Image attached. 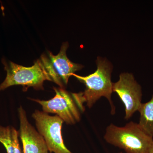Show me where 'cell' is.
I'll use <instances>...</instances> for the list:
<instances>
[{"label": "cell", "mask_w": 153, "mask_h": 153, "mask_svg": "<svg viewBox=\"0 0 153 153\" xmlns=\"http://www.w3.org/2000/svg\"><path fill=\"white\" fill-rule=\"evenodd\" d=\"M104 139L126 153L153 152V137L146 133L138 123L133 121L123 127L111 124L105 129Z\"/></svg>", "instance_id": "7a4b0ae2"}, {"label": "cell", "mask_w": 153, "mask_h": 153, "mask_svg": "<svg viewBox=\"0 0 153 153\" xmlns=\"http://www.w3.org/2000/svg\"><path fill=\"white\" fill-rule=\"evenodd\" d=\"M113 92H116L125 107V119L128 120L138 111L142 104V90L131 73L120 74L117 82H113Z\"/></svg>", "instance_id": "52a82bcc"}, {"label": "cell", "mask_w": 153, "mask_h": 153, "mask_svg": "<svg viewBox=\"0 0 153 153\" xmlns=\"http://www.w3.org/2000/svg\"><path fill=\"white\" fill-rule=\"evenodd\" d=\"M55 95L47 100L30 99L42 106L44 112L55 114L67 124H75L81 119L82 111L78 106L73 93L61 88H53Z\"/></svg>", "instance_id": "5b68a950"}, {"label": "cell", "mask_w": 153, "mask_h": 153, "mask_svg": "<svg viewBox=\"0 0 153 153\" xmlns=\"http://www.w3.org/2000/svg\"><path fill=\"white\" fill-rule=\"evenodd\" d=\"M18 111L20 120L19 136L23 146V153H49L45 140L29 123L25 109L21 106Z\"/></svg>", "instance_id": "ba28073f"}, {"label": "cell", "mask_w": 153, "mask_h": 153, "mask_svg": "<svg viewBox=\"0 0 153 153\" xmlns=\"http://www.w3.org/2000/svg\"><path fill=\"white\" fill-rule=\"evenodd\" d=\"M123 153V152H119V153ZM151 153H153V152H152Z\"/></svg>", "instance_id": "7c38bea8"}, {"label": "cell", "mask_w": 153, "mask_h": 153, "mask_svg": "<svg viewBox=\"0 0 153 153\" xmlns=\"http://www.w3.org/2000/svg\"><path fill=\"white\" fill-rule=\"evenodd\" d=\"M12 134H13L14 153H23L19 144V132L17 131L16 128L13 127H12Z\"/></svg>", "instance_id": "8fae6325"}, {"label": "cell", "mask_w": 153, "mask_h": 153, "mask_svg": "<svg viewBox=\"0 0 153 153\" xmlns=\"http://www.w3.org/2000/svg\"><path fill=\"white\" fill-rule=\"evenodd\" d=\"M138 111L139 124L146 133L153 137V94L149 101L142 103Z\"/></svg>", "instance_id": "9c48e42d"}, {"label": "cell", "mask_w": 153, "mask_h": 153, "mask_svg": "<svg viewBox=\"0 0 153 153\" xmlns=\"http://www.w3.org/2000/svg\"><path fill=\"white\" fill-rule=\"evenodd\" d=\"M38 131L45 140L50 153H73L66 147L62 135L64 122L57 115L50 116L44 111L36 110L32 115Z\"/></svg>", "instance_id": "8992f818"}, {"label": "cell", "mask_w": 153, "mask_h": 153, "mask_svg": "<svg viewBox=\"0 0 153 153\" xmlns=\"http://www.w3.org/2000/svg\"><path fill=\"white\" fill-rule=\"evenodd\" d=\"M2 62L7 71V76L0 84V91L15 85H22L26 89L33 87L36 90H43L44 81H49L38 60L33 66L28 67L10 61L3 60Z\"/></svg>", "instance_id": "277c9868"}, {"label": "cell", "mask_w": 153, "mask_h": 153, "mask_svg": "<svg viewBox=\"0 0 153 153\" xmlns=\"http://www.w3.org/2000/svg\"><path fill=\"white\" fill-rule=\"evenodd\" d=\"M97 69L92 74L81 76L75 74L72 76L78 79L85 86L83 92L74 93V96L79 108L82 112L85 111L84 103L89 108L92 107L102 97L109 102L111 107V114L115 113V107L112 100L113 82L111 80L112 64L108 60L98 57L96 60Z\"/></svg>", "instance_id": "6da1fadb"}, {"label": "cell", "mask_w": 153, "mask_h": 153, "mask_svg": "<svg viewBox=\"0 0 153 153\" xmlns=\"http://www.w3.org/2000/svg\"><path fill=\"white\" fill-rule=\"evenodd\" d=\"M68 42L63 43L57 55L47 51L38 59L40 66L48 77L49 81L55 82L61 88H65L69 77L83 66L71 62L67 57Z\"/></svg>", "instance_id": "3957f363"}, {"label": "cell", "mask_w": 153, "mask_h": 153, "mask_svg": "<svg viewBox=\"0 0 153 153\" xmlns=\"http://www.w3.org/2000/svg\"><path fill=\"white\" fill-rule=\"evenodd\" d=\"M0 143L5 148L7 153H14L12 127H4L0 125Z\"/></svg>", "instance_id": "30bf717a"}]
</instances>
